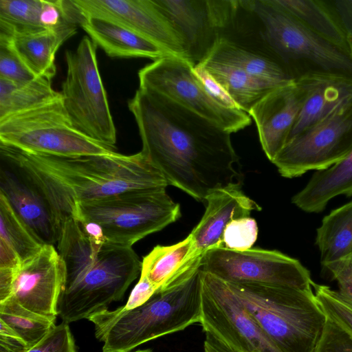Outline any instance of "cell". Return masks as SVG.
<instances>
[{"instance_id":"6da1fadb","label":"cell","mask_w":352,"mask_h":352,"mask_svg":"<svg viewBox=\"0 0 352 352\" xmlns=\"http://www.w3.org/2000/svg\"><path fill=\"white\" fill-rule=\"evenodd\" d=\"M142 141L141 153L168 185L204 201L233 184L239 157L230 133L156 92L139 87L128 101Z\"/></svg>"},{"instance_id":"7a4b0ae2","label":"cell","mask_w":352,"mask_h":352,"mask_svg":"<svg viewBox=\"0 0 352 352\" xmlns=\"http://www.w3.org/2000/svg\"><path fill=\"white\" fill-rule=\"evenodd\" d=\"M0 154L2 162L36 186L62 225L77 203L168 186L141 152L67 157L32 154L0 145Z\"/></svg>"},{"instance_id":"3957f363","label":"cell","mask_w":352,"mask_h":352,"mask_svg":"<svg viewBox=\"0 0 352 352\" xmlns=\"http://www.w3.org/2000/svg\"><path fill=\"white\" fill-rule=\"evenodd\" d=\"M57 251L65 266L57 314L67 324L120 300L141 272L142 261L132 247L94 245L72 217L63 223Z\"/></svg>"},{"instance_id":"277c9868","label":"cell","mask_w":352,"mask_h":352,"mask_svg":"<svg viewBox=\"0 0 352 352\" xmlns=\"http://www.w3.org/2000/svg\"><path fill=\"white\" fill-rule=\"evenodd\" d=\"M200 268L173 286L155 292L132 309L124 306L91 316L102 352H129L155 338L184 330L201 318Z\"/></svg>"},{"instance_id":"5b68a950","label":"cell","mask_w":352,"mask_h":352,"mask_svg":"<svg viewBox=\"0 0 352 352\" xmlns=\"http://www.w3.org/2000/svg\"><path fill=\"white\" fill-rule=\"evenodd\" d=\"M283 352H313L327 317L313 289L226 282Z\"/></svg>"},{"instance_id":"8992f818","label":"cell","mask_w":352,"mask_h":352,"mask_svg":"<svg viewBox=\"0 0 352 352\" xmlns=\"http://www.w3.org/2000/svg\"><path fill=\"white\" fill-rule=\"evenodd\" d=\"M268 46L296 80L333 75L352 80V54L316 34L277 0H246Z\"/></svg>"},{"instance_id":"52a82bcc","label":"cell","mask_w":352,"mask_h":352,"mask_svg":"<svg viewBox=\"0 0 352 352\" xmlns=\"http://www.w3.org/2000/svg\"><path fill=\"white\" fill-rule=\"evenodd\" d=\"M70 217L98 223L108 243L132 247L181 217L165 188L140 189L74 205Z\"/></svg>"},{"instance_id":"ba28073f","label":"cell","mask_w":352,"mask_h":352,"mask_svg":"<svg viewBox=\"0 0 352 352\" xmlns=\"http://www.w3.org/2000/svg\"><path fill=\"white\" fill-rule=\"evenodd\" d=\"M0 145L32 154L67 157L116 151L90 138L74 124L62 96L1 120Z\"/></svg>"},{"instance_id":"9c48e42d","label":"cell","mask_w":352,"mask_h":352,"mask_svg":"<svg viewBox=\"0 0 352 352\" xmlns=\"http://www.w3.org/2000/svg\"><path fill=\"white\" fill-rule=\"evenodd\" d=\"M97 45L85 36L65 52L67 74L60 92L74 124L90 138L115 149L116 129L98 69Z\"/></svg>"},{"instance_id":"30bf717a","label":"cell","mask_w":352,"mask_h":352,"mask_svg":"<svg viewBox=\"0 0 352 352\" xmlns=\"http://www.w3.org/2000/svg\"><path fill=\"white\" fill-rule=\"evenodd\" d=\"M200 324L205 352H283L228 283L204 272Z\"/></svg>"},{"instance_id":"8fae6325","label":"cell","mask_w":352,"mask_h":352,"mask_svg":"<svg viewBox=\"0 0 352 352\" xmlns=\"http://www.w3.org/2000/svg\"><path fill=\"white\" fill-rule=\"evenodd\" d=\"M192 67L184 58L164 56L140 69L139 87L173 100L230 133L249 126L250 116L243 110L228 108L217 102L197 80Z\"/></svg>"},{"instance_id":"7c38bea8","label":"cell","mask_w":352,"mask_h":352,"mask_svg":"<svg viewBox=\"0 0 352 352\" xmlns=\"http://www.w3.org/2000/svg\"><path fill=\"white\" fill-rule=\"evenodd\" d=\"M352 151V102L289 139L272 162L286 178L329 168Z\"/></svg>"},{"instance_id":"4fadbf2b","label":"cell","mask_w":352,"mask_h":352,"mask_svg":"<svg viewBox=\"0 0 352 352\" xmlns=\"http://www.w3.org/2000/svg\"><path fill=\"white\" fill-rule=\"evenodd\" d=\"M200 270L228 283H255L312 289L309 271L297 259L277 250L236 251L223 246L207 251Z\"/></svg>"},{"instance_id":"5bb4252c","label":"cell","mask_w":352,"mask_h":352,"mask_svg":"<svg viewBox=\"0 0 352 352\" xmlns=\"http://www.w3.org/2000/svg\"><path fill=\"white\" fill-rule=\"evenodd\" d=\"M72 1L83 16L113 20L153 42L168 56L185 59L184 43L181 34L155 0Z\"/></svg>"},{"instance_id":"9a60e30c","label":"cell","mask_w":352,"mask_h":352,"mask_svg":"<svg viewBox=\"0 0 352 352\" xmlns=\"http://www.w3.org/2000/svg\"><path fill=\"white\" fill-rule=\"evenodd\" d=\"M65 277V263L57 250L54 245H45L16 269L8 298L31 311L56 320Z\"/></svg>"},{"instance_id":"2e32d148","label":"cell","mask_w":352,"mask_h":352,"mask_svg":"<svg viewBox=\"0 0 352 352\" xmlns=\"http://www.w3.org/2000/svg\"><path fill=\"white\" fill-rule=\"evenodd\" d=\"M305 98L296 80L270 91L250 110L259 140L272 162L287 142Z\"/></svg>"},{"instance_id":"e0dca14e","label":"cell","mask_w":352,"mask_h":352,"mask_svg":"<svg viewBox=\"0 0 352 352\" xmlns=\"http://www.w3.org/2000/svg\"><path fill=\"white\" fill-rule=\"evenodd\" d=\"M0 193L43 245L57 244L62 223L52 206L35 185L3 162L0 167Z\"/></svg>"},{"instance_id":"ac0fdd59","label":"cell","mask_w":352,"mask_h":352,"mask_svg":"<svg viewBox=\"0 0 352 352\" xmlns=\"http://www.w3.org/2000/svg\"><path fill=\"white\" fill-rule=\"evenodd\" d=\"M80 17L72 0H0V34L10 37L78 25Z\"/></svg>"},{"instance_id":"d6986e66","label":"cell","mask_w":352,"mask_h":352,"mask_svg":"<svg viewBox=\"0 0 352 352\" xmlns=\"http://www.w3.org/2000/svg\"><path fill=\"white\" fill-rule=\"evenodd\" d=\"M205 201V212L189 234L199 258H202L209 250L223 246V234L232 221L250 217L253 210H261L256 202L241 191L239 184L212 192Z\"/></svg>"},{"instance_id":"ffe728a7","label":"cell","mask_w":352,"mask_h":352,"mask_svg":"<svg viewBox=\"0 0 352 352\" xmlns=\"http://www.w3.org/2000/svg\"><path fill=\"white\" fill-rule=\"evenodd\" d=\"M181 34L185 59L193 67L202 63L213 49L218 32L208 0H155Z\"/></svg>"},{"instance_id":"44dd1931","label":"cell","mask_w":352,"mask_h":352,"mask_svg":"<svg viewBox=\"0 0 352 352\" xmlns=\"http://www.w3.org/2000/svg\"><path fill=\"white\" fill-rule=\"evenodd\" d=\"M296 81L302 87L305 98L289 140L340 107L352 102V80L350 79L316 74L302 77Z\"/></svg>"},{"instance_id":"7402d4cb","label":"cell","mask_w":352,"mask_h":352,"mask_svg":"<svg viewBox=\"0 0 352 352\" xmlns=\"http://www.w3.org/2000/svg\"><path fill=\"white\" fill-rule=\"evenodd\" d=\"M79 25L111 57L148 58L168 56L153 42L113 20L82 15Z\"/></svg>"},{"instance_id":"603a6c76","label":"cell","mask_w":352,"mask_h":352,"mask_svg":"<svg viewBox=\"0 0 352 352\" xmlns=\"http://www.w3.org/2000/svg\"><path fill=\"white\" fill-rule=\"evenodd\" d=\"M201 258L195 254L190 235L170 245H157L142 261L140 276L147 278L156 292L187 278L200 268Z\"/></svg>"},{"instance_id":"cb8c5ba5","label":"cell","mask_w":352,"mask_h":352,"mask_svg":"<svg viewBox=\"0 0 352 352\" xmlns=\"http://www.w3.org/2000/svg\"><path fill=\"white\" fill-rule=\"evenodd\" d=\"M338 195H352V151L338 163L314 173L292 202L306 212L317 213Z\"/></svg>"},{"instance_id":"d4e9b609","label":"cell","mask_w":352,"mask_h":352,"mask_svg":"<svg viewBox=\"0 0 352 352\" xmlns=\"http://www.w3.org/2000/svg\"><path fill=\"white\" fill-rule=\"evenodd\" d=\"M77 32V25L65 23L36 34L11 37L19 54L36 77L52 80L56 75L55 56L62 44Z\"/></svg>"},{"instance_id":"484cf974","label":"cell","mask_w":352,"mask_h":352,"mask_svg":"<svg viewBox=\"0 0 352 352\" xmlns=\"http://www.w3.org/2000/svg\"><path fill=\"white\" fill-rule=\"evenodd\" d=\"M277 1L307 29L349 52L345 32L331 0Z\"/></svg>"},{"instance_id":"4316f807","label":"cell","mask_w":352,"mask_h":352,"mask_svg":"<svg viewBox=\"0 0 352 352\" xmlns=\"http://www.w3.org/2000/svg\"><path fill=\"white\" fill-rule=\"evenodd\" d=\"M315 243L322 267L352 256V201L324 217L317 228Z\"/></svg>"},{"instance_id":"83f0119b","label":"cell","mask_w":352,"mask_h":352,"mask_svg":"<svg viewBox=\"0 0 352 352\" xmlns=\"http://www.w3.org/2000/svg\"><path fill=\"white\" fill-rule=\"evenodd\" d=\"M200 65L228 91L239 107L248 113L258 101L278 87L232 66L208 60H204Z\"/></svg>"},{"instance_id":"f1b7e54d","label":"cell","mask_w":352,"mask_h":352,"mask_svg":"<svg viewBox=\"0 0 352 352\" xmlns=\"http://www.w3.org/2000/svg\"><path fill=\"white\" fill-rule=\"evenodd\" d=\"M51 80L36 77L15 82L0 78V121L60 97Z\"/></svg>"},{"instance_id":"f546056e","label":"cell","mask_w":352,"mask_h":352,"mask_svg":"<svg viewBox=\"0 0 352 352\" xmlns=\"http://www.w3.org/2000/svg\"><path fill=\"white\" fill-rule=\"evenodd\" d=\"M0 320L10 327L29 349L56 326V320L31 311L11 298L0 302Z\"/></svg>"},{"instance_id":"4dcf8cb0","label":"cell","mask_w":352,"mask_h":352,"mask_svg":"<svg viewBox=\"0 0 352 352\" xmlns=\"http://www.w3.org/2000/svg\"><path fill=\"white\" fill-rule=\"evenodd\" d=\"M0 241L8 245L17 254L21 263L36 255L45 245L16 214L1 193Z\"/></svg>"},{"instance_id":"1f68e13d","label":"cell","mask_w":352,"mask_h":352,"mask_svg":"<svg viewBox=\"0 0 352 352\" xmlns=\"http://www.w3.org/2000/svg\"><path fill=\"white\" fill-rule=\"evenodd\" d=\"M312 287L316 301L326 317L352 336V302L327 285L314 282Z\"/></svg>"},{"instance_id":"d6a6232c","label":"cell","mask_w":352,"mask_h":352,"mask_svg":"<svg viewBox=\"0 0 352 352\" xmlns=\"http://www.w3.org/2000/svg\"><path fill=\"white\" fill-rule=\"evenodd\" d=\"M35 78L16 51L12 38L0 34V78L24 82Z\"/></svg>"},{"instance_id":"836d02e7","label":"cell","mask_w":352,"mask_h":352,"mask_svg":"<svg viewBox=\"0 0 352 352\" xmlns=\"http://www.w3.org/2000/svg\"><path fill=\"white\" fill-rule=\"evenodd\" d=\"M258 226L256 220L250 217L232 221L223 234V247L236 251L251 249L256 241Z\"/></svg>"},{"instance_id":"e575fe53","label":"cell","mask_w":352,"mask_h":352,"mask_svg":"<svg viewBox=\"0 0 352 352\" xmlns=\"http://www.w3.org/2000/svg\"><path fill=\"white\" fill-rule=\"evenodd\" d=\"M26 352H77L76 346L67 323L56 325L36 344Z\"/></svg>"},{"instance_id":"d590c367","label":"cell","mask_w":352,"mask_h":352,"mask_svg":"<svg viewBox=\"0 0 352 352\" xmlns=\"http://www.w3.org/2000/svg\"><path fill=\"white\" fill-rule=\"evenodd\" d=\"M313 352H352V336L327 318L323 331Z\"/></svg>"},{"instance_id":"8d00e7d4","label":"cell","mask_w":352,"mask_h":352,"mask_svg":"<svg viewBox=\"0 0 352 352\" xmlns=\"http://www.w3.org/2000/svg\"><path fill=\"white\" fill-rule=\"evenodd\" d=\"M192 72L205 90L217 102L228 108L241 109L228 91L203 65L195 66Z\"/></svg>"},{"instance_id":"74e56055","label":"cell","mask_w":352,"mask_h":352,"mask_svg":"<svg viewBox=\"0 0 352 352\" xmlns=\"http://www.w3.org/2000/svg\"><path fill=\"white\" fill-rule=\"evenodd\" d=\"M336 280L338 292L352 302V256L343 258L322 267Z\"/></svg>"},{"instance_id":"f35d334b","label":"cell","mask_w":352,"mask_h":352,"mask_svg":"<svg viewBox=\"0 0 352 352\" xmlns=\"http://www.w3.org/2000/svg\"><path fill=\"white\" fill-rule=\"evenodd\" d=\"M156 292L153 285L146 278L140 276L133 289L126 304V309H132L146 302Z\"/></svg>"},{"instance_id":"ab89813d","label":"cell","mask_w":352,"mask_h":352,"mask_svg":"<svg viewBox=\"0 0 352 352\" xmlns=\"http://www.w3.org/2000/svg\"><path fill=\"white\" fill-rule=\"evenodd\" d=\"M346 34L352 54V0H331Z\"/></svg>"},{"instance_id":"60d3db41","label":"cell","mask_w":352,"mask_h":352,"mask_svg":"<svg viewBox=\"0 0 352 352\" xmlns=\"http://www.w3.org/2000/svg\"><path fill=\"white\" fill-rule=\"evenodd\" d=\"M28 349L27 344L19 337L0 334V352H26Z\"/></svg>"},{"instance_id":"b9f144b4","label":"cell","mask_w":352,"mask_h":352,"mask_svg":"<svg viewBox=\"0 0 352 352\" xmlns=\"http://www.w3.org/2000/svg\"><path fill=\"white\" fill-rule=\"evenodd\" d=\"M135 352H152L150 349H144V350H138Z\"/></svg>"}]
</instances>
